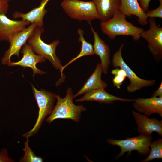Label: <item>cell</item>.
<instances>
[{"instance_id": "603a6c76", "label": "cell", "mask_w": 162, "mask_h": 162, "mask_svg": "<svg viewBox=\"0 0 162 162\" xmlns=\"http://www.w3.org/2000/svg\"><path fill=\"white\" fill-rule=\"evenodd\" d=\"M160 2L159 6L153 10H148L146 12L148 18H162V0H158Z\"/></svg>"}, {"instance_id": "d4e9b609", "label": "cell", "mask_w": 162, "mask_h": 162, "mask_svg": "<svg viewBox=\"0 0 162 162\" xmlns=\"http://www.w3.org/2000/svg\"><path fill=\"white\" fill-rule=\"evenodd\" d=\"M13 159L8 156V152L6 148L2 149L0 152V162H13Z\"/></svg>"}, {"instance_id": "7a4b0ae2", "label": "cell", "mask_w": 162, "mask_h": 162, "mask_svg": "<svg viewBox=\"0 0 162 162\" xmlns=\"http://www.w3.org/2000/svg\"><path fill=\"white\" fill-rule=\"evenodd\" d=\"M44 31L43 27L37 26L27 41L34 52L48 60L55 69L60 71L62 77L64 79L62 72L63 66L56 54V48L60 41L57 39L50 44L46 43L41 39Z\"/></svg>"}, {"instance_id": "52a82bcc", "label": "cell", "mask_w": 162, "mask_h": 162, "mask_svg": "<svg viewBox=\"0 0 162 162\" xmlns=\"http://www.w3.org/2000/svg\"><path fill=\"white\" fill-rule=\"evenodd\" d=\"M152 138V135L142 134L138 136L128 138L122 140H117L110 138L107 140L109 144L119 146L121 149L120 152L116 157L119 158L125 153L128 152L130 154L132 151L136 150L140 154L144 156L148 155L150 151L149 145Z\"/></svg>"}, {"instance_id": "5b68a950", "label": "cell", "mask_w": 162, "mask_h": 162, "mask_svg": "<svg viewBox=\"0 0 162 162\" xmlns=\"http://www.w3.org/2000/svg\"><path fill=\"white\" fill-rule=\"evenodd\" d=\"M61 6L65 13L74 19L87 22L98 19L96 6L92 1L64 0Z\"/></svg>"}, {"instance_id": "7c38bea8", "label": "cell", "mask_w": 162, "mask_h": 162, "mask_svg": "<svg viewBox=\"0 0 162 162\" xmlns=\"http://www.w3.org/2000/svg\"><path fill=\"white\" fill-rule=\"evenodd\" d=\"M132 115L137 125V131L140 134L150 135L154 132L162 136V120L155 118H149L146 115L135 111Z\"/></svg>"}, {"instance_id": "4fadbf2b", "label": "cell", "mask_w": 162, "mask_h": 162, "mask_svg": "<svg viewBox=\"0 0 162 162\" xmlns=\"http://www.w3.org/2000/svg\"><path fill=\"white\" fill-rule=\"evenodd\" d=\"M90 25L91 30L94 36L93 47L95 54L98 56L100 58L103 73L107 74L110 61V50L107 45L99 37L98 34L94 29L91 22H88Z\"/></svg>"}, {"instance_id": "f1b7e54d", "label": "cell", "mask_w": 162, "mask_h": 162, "mask_svg": "<svg viewBox=\"0 0 162 162\" xmlns=\"http://www.w3.org/2000/svg\"><path fill=\"white\" fill-rule=\"evenodd\" d=\"M111 73L112 74L114 75H120L126 76V74L124 71L120 68H117L112 70L111 71Z\"/></svg>"}, {"instance_id": "6da1fadb", "label": "cell", "mask_w": 162, "mask_h": 162, "mask_svg": "<svg viewBox=\"0 0 162 162\" xmlns=\"http://www.w3.org/2000/svg\"><path fill=\"white\" fill-rule=\"evenodd\" d=\"M100 28L103 33L112 40L117 36H131L136 41L140 39V34L144 30L128 21L126 16L120 10L116 12L109 20L101 22Z\"/></svg>"}, {"instance_id": "44dd1931", "label": "cell", "mask_w": 162, "mask_h": 162, "mask_svg": "<svg viewBox=\"0 0 162 162\" xmlns=\"http://www.w3.org/2000/svg\"><path fill=\"white\" fill-rule=\"evenodd\" d=\"M150 151L148 156L141 162H148L155 159L162 158V139L159 138L151 142Z\"/></svg>"}, {"instance_id": "9c48e42d", "label": "cell", "mask_w": 162, "mask_h": 162, "mask_svg": "<svg viewBox=\"0 0 162 162\" xmlns=\"http://www.w3.org/2000/svg\"><path fill=\"white\" fill-rule=\"evenodd\" d=\"M36 26V23H31L27 27H25L14 35L10 42L9 49L2 58V62L3 64H7L11 62L10 58L13 55L16 56L19 58V53L21 48L26 43Z\"/></svg>"}, {"instance_id": "ba28073f", "label": "cell", "mask_w": 162, "mask_h": 162, "mask_svg": "<svg viewBox=\"0 0 162 162\" xmlns=\"http://www.w3.org/2000/svg\"><path fill=\"white\" fill-rule=\"evenodd\" d=\"M150 28L147 30H143L140 34L148 43V47L157 62L162 59V28L157 24L154 18H148Z\"/></svg>"}, {"instance_id": "3957f363", "label": "cell", "mask_w": 162, "mask_h": 162, "mask_svg": "<svg viewBox=\"0 0 162 162\" xmlns=\"http://www.w3.org/2000/svg\"><path fill=\"white\" fill-rule=\"evenodd\" d=\"M73 96L71 88H68L64 98H61L59 94L56 95V105L46 119L48 123L58 118L70 119L76 122L80 121L81 113L86 109L82 105H75L73 102Z\"/></svg>"}, {"instance_id": "9a60e30c", "label": "cell", "mask_w": 162, "mask_h": 162, "mask_svg": "<svg viewBox=\"0 0 162 162\" xmlns=\"http://www.w3.org/2000/svg\"><path fill=\"white\" fill-rule=\"evenodd\" d=\"M134 99L118 97L107 93L104 89H99L90 90L85 93L81 98L76 100V102L96 101L100 104H110L115 101L122 102H134Z\"/></svg>"}, {"instance_id": "4316f807", "label": "cell", "mask_w": 162, "mask_h": 162, "mask_svg": "<svg viewBox=\"0 0 162 162\" xmlns=\"http://www.w3.org/2000/svg\"><path fill=\"white\" fill-rule=\"evenodd\" d=\"M138 0L139 4L143 10L145 12L148 11L151 0Z\"/></svg>"}, {"instance_id": "83f0119b", "label": "cell", "mask_w": 162, "mask_h": 162, "mask_svg": "<svg viewBox=\"0 0 162 162\" xmlns=\"http://www.w3.org/2000/svg\"><path fill=\"white\" fill-rule=\"evenodd\" d=\"M162 97V82H161L159 87L152 94L151 97Z\"/></svg>"}, {"instance_id": "f546056e", "label": "cell", "mask_w": 162, "mask_h": 162, "mask_svg": "<svg viewBox=\"0 0 162 162\" xmlns=\"http://www.w3.org/2000/svg\"><path fill=\"white\" fill-rule=\"evenodd\" d=\"M2 0L8 2L10 1H11V0Z\"/></svg>"}, {"instance_id": "e0dca14e", "label": "cell", "mask_w": 162, "mask_h": 162, "mask_svg": "<svg viewBox=\"0 0 162 162\" xmlns=\"http://www.w3.org/2000/svg\"><path fill=\"white\" fill-rule=\"evenodd\" d=\"M49 0H41L40 5L38 7L25 14L15 12L13 14V16L14 19L20 18L31 23H35L37 26L43 27V19L47 12V10L45 9V7Z\"/></svg>"}, {"instance_id": "cb8c5ba5", "label": "cell", "mask_w": 162, "mask_h": 162, "mask_svg": "<svg viewBox=\"0 0 162 162\" xmlns=\"http://www.w3.org/2000/svg\"><path fill=\"white\" fill-rule=\"evenodd\" d=\"M126 77V76L122 75H114V77L112 80L114 86L116 87L117 89H120L121 86Z\"/></svg>"}, {"instance_id": "8fae6325", "label": "cell", "mask_w": 162, "mask_h": 162, "mask_svg": "<svg viewBox=\"0 0 162 162\" xmlns=\"http://www.w3.org/2000/svg\"><path fill=\"white\" fill-rule=\"evenodd\" d=\"M30 23L27 21L10 19L6 14H0V40L10 43L12 37Z\"/></svg>"}, {"instance_id": "30bf717a", "label": "cell", "mask_w": 162, "mask_h": 162, "mask_svg": "<svg viewBox=\"0 0 162 162\" xmlns=\"http://www.w3.org/2000/svg\"><path fill=\"white\" fill-rule=\"evenodd\" d=\"M21 53L23 54L22 59L16 62H11L7 64L9 66H20L22 67H29L33 71V77L36 74L42 75L46 73L38 69L36 67L38 63L45 62L46 59L44 57L34 53L31 46L28 44H25L22 47Z\"/></svg>"}, {"instance_id": "ac0fdd59", "label": "cell", "mask_w": 162, "mask_h": 162, "mask_svg": "<svg viewBox=\"0 0 162 162\" xmlns=\"http://www.w3.org/2000/svg\"><path fill=\"white\" fill-rule=\"evenodd\" d=\"M119 10L126 16H136L139 23L142 26L148 24L146 12L141 8L138 0H121Z\"/></svg>"}, {"instance_id": "7402d4cb", "label": "cell", "mask_w": 162, "mask_h": 162, "mask_svg": "<svg viewBox=\"0 0 162 162\" xmlns=\"http://www.w3.org/2000/svg\"><path fill=\"white\" fill-rule=\"evenodd\" d=\"M25 143V148L23 149L25 154L21 158L20 162H42L43 161L42 158L36 156L31 148L28 146V138Z\"/></svg>"}, {"instance_id": "8992f818", "label": "cell", "mask_w": 162, "mask_h": 162, "mask_svg": "<svg viewBox=\"0 0 162 162\" xmlns=\"http://www.w3.org/2000/svg\"><path fill=\"white\" fill-rule=\"evenodd\" d=\"M124 44H122L118 50L114 54L112 59V64L116 68L118 67L125 72L126 77L129 79L130 83L126 88L127 92L134 93L140 90L143 88L152 87L156 83L155 80H148L140 78L130 69L124 61L122 51Z\"/></svg>"}, {"instance_id": "2e32d148", "label": "cell", "mask_w": 162, "mask_h": 162, "mask_svg": "<svg viewBox=\"0 0 162 162\" xmlns=\"http://www.w3.org/2000/svg\"><path fill=\"white\" fill-rule=\"evenodd\" d=\"M101 22L111 18L115 13L119 10L121 0H92Z\"/></svg>"}, {"instance_id": "d6986e66", "label": "cell", "mask_w": 162, "mask_h": 162, "mask_svg": "<svg viewBox=\"0 0 162 162\" xmlns=\"http://www.w3.org/2000/svg\"><path fill=\"white\" fill-rule=\"evenodd\" d=\"M103 73L101 64H98L94 71L90 76L83 87L76 94L74 95V98L85 93L92 90L105 89L108 85L106 82L101 79Z\"/></svg>"}, {"instance_id": "ffe728a7", "label": "cell", "mask_w": 162, "mask_h": 162, "mask_svg": "<svg viewBox=\"0 0 162 162\" xmlns=\"http://www.w3.org/2000/svg\"><path fill=\"white\" fill-rule=\"evenodd\" d=\"M77 32L79 35L78 40L81 43L80 51L77 56L72 59L65 65L63 66L62 69V73L65 68L78 58L84 56L93 55L95 54L92 45L86 41L84 38V31L80 28H78Z\"/></svg>"}, {"instance_id": "5bb4252c", "label": "cell", "mask_w": 162, "mask_h": 162, "mask_svg": "<svg viewBox=\"0 0 162 162\" xmlns=\"http://www.w3.org/2000/svg\"><path fill=\"white\" fill-rule=\"evenodd\" d=\"M134 102L133 106L138 112L148 116L157 113L162 117V97L139 98Z\"/></svg>"}, {"instance_id": "277c9868", "label": "cell", "mask_w": 162, "mask_h": 162, "mask_svg": "<svg viewBox=\"0 0 162 162\" xmlns=\"http://www.w3.org/2000/svg\"><path fill=\"white\" fill-rule=\"evenodd\" d=\"M31 84L39 110L37 119L33 128L23 135L26 138L35 134L45 118L52 113L55 107L54 103L56 99L57 95L55 93L43 89L38 90L32 84Z\"/></svg>"}, {"instance_id": "484cf974", "label": "cell", "mask_w": 162, "mask_h": 162, "mask_svg": "<svg viewBox=\"0 0 162 162\" xmlns=\"http://www.w3.org/2000/svg\"><path fill=\"white\" fill-rule=\"evenodd\" d=\"M8 2L0 0V14H6L9 8Z\"/></svg>"}]
</instances>
